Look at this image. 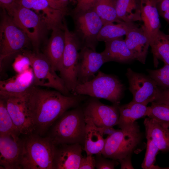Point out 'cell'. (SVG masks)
Instances as JSON below:
<instances>
[{
  "label": "cell",
  "mask_w": 169,
  "mask_h": 169,
  "mask_svg": "<svg viewBox=\"0 0 169 169\" xmlns=\"http://www.w3.org/2000/svg\"><path fill=\"white\" fill-rule=\"evenodd\" d=\"M142 136L140 126L136 121L129 128L117 130L108 137L102 154L117 161L131 155L141 143Z\"/></svg>",
  "instance_id": "obj_5"
},
{
  "label": "cell",
  "mask_w": 169,
  "mask_h": 169,
  "mask_svg": "<svg viewBox=\"0 0 169 169\" xmlns=\"http://www.w3.org/2000/svg\"><path fill=\"white\" fill-rule=\"evenodd\" d=\"M50 37L44 54L55 71H59L65 47L64 28L55 27L52 30Z\"/></svg>",
  "instance_id": "obj_21"
},
{
  "label": "cell",
  "mask_w": 169,
  "mask_h": 169,
  "mask_svg": "<svg viewBox=\"0 0 169 169\" xmlns=\"http://www.w3.org/2000/svg\"><path fill=\"white\" fill-rule=\"evenodd\" d=\"M51 7L54 9L67 13V7H65L60 0H47Z\"/></svg>",
  "instance_id": "obj_40"
},
{
  "label": "cell",
  "mask_w": 169,
  "mask_h": 169,
  "mask_svg": "<svg viewBox=\"0 0 169 169\" xmlns=\"http://www.w3.org/2000/svg\"><path fill=\"white\" fill-rule=\"evenodd\" d=\"M131 155H129L118 160L120 164V169H134L131 162Z\"/></svg>",
  "instance_id": "obj_39"
},
{
  "label": "cell",
  "mask_w": 169,
  "mask_h": 169,
  "mask_svg": "<svg viewBox=\"0 0 169 169\" xmlns=\"http://www.w3.org/2000/svg\"><path fill=\"white\" fill-rule=\"evenodd\" d=\"M20 134L8 112L5 100L0 98V136L10 135L17 139Z\"/></svg>",
  "instance_id": "obj_30"
},
{
  "label": "cell",
  "mask_w": 169,
  "mask_h": 169,
  "mask_svg": "<svg viewBox=\"0 0 169 169\" xmlns=\"http://www.w3.org/2000/svg\"><path fill=\"white\" fill-rule=\"evenodd\" d=\"M151 47L156 67L158 64V59L163 61L164 64L169 65V35L159 30Z\"/></svg>",
  "instance_id": "obj_28"
},
{
  "label": "cell",
  "mask_w": 169,
  "mask_h": 169,
  "mask_svg": "<svg viewBox=\"0 0 169 169\" xmlns=\"http://www.w3.org/2000/svg\"><path fill=\"white\" fill-rule=\"evenodd\" d=\"M146 151L145 157L141 164L143 169H156L158 166H155L156 156L159 149L151 139L147 138Z\"/></svg>",
  "instance_id": "obj_33"
},
{
  "label": "cell",
  "mask_w": 169,
  "mask_h": 169,
  "mask_svg": "<svg viewBox=\"0 0 169 169\" xmlns=\"http://www.w3.org/2000/svg\"><path fill=\"white\" fill-rule=\"evenodd\" d=\"M157 7L160 16L169 11V0H157Z\"/></svg>",
  "instance_id": "obj_38"
},
{
  "label": "cell",
  "mask_w": 169,
  "mask_h": 169,
  "mask_svg": "<svg viewBox=\"0 0 169 169\" xmlns=\"http://www.w3.org/2000/svg\"><path fill=\"white\" fill-rule=\"evenodd\" d=\"M161 16L163 18L169 25V11L165 12Z\"/></svg>",
  "instance_id": "obj_42"
},
{
  "label": "cell",
  "mask_w": 169,
  "mask_h": 169,
  "mask_svg": "<svg viewBox=\"0 0 169 169\" xmlns=\"http://www.w3.org/2000/svg\"><path fill=\"white\" fill-rule=\"evenodd\" d=\"M85 118L84 149L87 155L101 154L106 140L104 137L103 127L97 126L89 117L85 116Z\"/></svg>",
  "instance_id": "obj_22"
},
{
  "label": "cell",
  "mask_w": 169,
  "mask_h": 169,
  "mask_svg": "<svg viewBox=\"0 0 169 169\" xmlns=\"http://www.w3.org/2000/svg\"><path fill=\"white\" fill-rule=\"evenodd\" d=\"M85 125L83 109L78 106L56 120L49 136L55 145L79 143L84 146Z\"/></svg>",
  "instance_id": "obj_2"
},
{
  "label": "cell",
  "mask_w": 169,
  "mask_h": 169,
  "mask_svg": "<svg viewBox=\"0 0 169 169\" xmlns=\"http://www.w3.org/2000/svg\"><path fill=\"white\" fill-rule=\"evenodd\" d=\"M92 98L83 108L84 115L90 117L98 127H113L117 125L119 105H105L96 98Z\"/></svg>",
  "instance_id": "obj_13"
},
{
  "label": "cell",
  "mask_w": 169,
  "mask_h": 169,
  "mask_svg": "<svg viewBox=\"0 0 169 169\" xmlns=\"http://www.w3.org/2000/svg\"><path fill=\"white\" fill-rule=\"evenodd\" d=\"M95 168L97 169H114L117 165V160L107 159L101 154L95 155Z\"/></svg>",
  "instance_id": "obj_35"
},
{
  "label": "cell",
  "mask_w": 169,
  "mask_h": 169,
  "mask_svg": "<svg viewBox=\"0 0 169 169\" xmlns=\"http://www.w3.org/2000/svg\"><path fill=\"white\" fill-rule=\"evenodd\" d=\"M126 75L133 96L132 101L146 105L153 102L169 105L164 90L149 75L134 72L131 68L127 69Z\"/></svg>",
  "instance_id": "obj_8"
},
{
  "label": "cell",
  "mask_w": 169,
  "mask_h": 169,
  "mask_svg": "<svg viewBox=\"0 0 169 169\" xmlns=\"http://www.w3.org/2000/svg\"><path fill=\"white\" fill-rule=\"evenodd\" d=\"M160 169H169V167H165L164 168H161Z\"/></svg>",
  "instance_id": "obj_45"
},
{
  "label": "cell",
  "mask_w": 169,
  "mask_h": 169,
  "mask_svg": "<svg viewBox=\"0 0 169 169\" xmlns=\"http://www.w3.org/2000/svg\"><path fill=\"white\" fill-rule=\"evenodd\" d=\"M125 36L126 45L135 60L145 64L150 43L143 25L132 29Z\"/></svg>",
  "instance_id": "obj_18"
},
{
  "label": "cell",
  "mask_w": 169,
  "mask_h": 169,
  "mask_svg": "<svg viewBox=\"0 0 169 169\" xmlns=\"http://www.w3.org/2000/svg\"><path fill=\"white\" fill-rule=\"evenodd\" d=\"M105 43V49L101 53L106 63L114 61L125 63L135 60L123 37Z\"/></svg>",
  "instance_id": "obj_23"
},
{
  "label": "cell",
  "mask_w": 169,
  "mask_h": 169,
  "mask_svg": "<svg viewBox=\"0 0 169 169\" xmlns=\"http://www.w3.org/2000/svg\"><path fill=\"white\" fill-rule=\"evenodd\" d=\"M146 138L150 139L163 152H169V129L155 120L148 118L144 121Z\"/></svg>",
  "instance_id": "obj_25"
},
{
  "label": "cell",
  "mask_w": 169,
  "mask_h": 169,
  "mask_svg": "<svg viewBox=\"0 0 169 169\" xmlns=\"http://www.w3.org/2000/svg\"><path fill=\"white\" fill-rule=\"evenodd\" d=\"M7 13L26 34L34 51L39 52L41 42L49 30L42 17L35 12L16 3Z\"/></svg>",
  "instance_id": "obj_6"
},
{
  "label": "cell",
  "mask_w": 169,
  "mask_h": 169,
  "mask_svg": "<svg viewBox=\"0 0 169 169\" xmlns=\"http://www.w3.org/2000/svg\"><path fill=\"white\" fill-rule=\"evenodd\" d=\"M30 42L25 33L14 23L6 11L2 9L0 23V65L6 59L22 51Z\"/></svg>",
  "instance_id": "obj_7"
},
{
  "label": "cell",
  "mask_w": 169,
  "mask_h": 169,
  "mask_svg": "<svg viewBox=\"0 0 169 169\" xmlns=\"http://www.w3.org/2000/svg\"><path fill=\"white\" fill-rule=\"evenodd\" d=\"M84 95H67L57 90L32 85L28 90L27 100L34 134L44 135L68 110L79 106Z\"/></svg>",
  "instance_id": "obj_1"
},
{
  "label": "cell",
  "mask_w": 169,
  "mask_h": 169,
  "mask_svg": "<svg viewBox=\"0 0 169 169\" xmlns=\"http://www.w3.org/2000/svg\"><path fill=\"white\" fill-rule=\"evenodd\" d=\"M165 91L167 97L169 100V89L165 90Z\"/></svg>",
  "instance_id": "obj_44"
},
{
  "label": "cell",
  "mask_w": 169,
  "mask_h": 169,
  "mask_svg": "<svg viewBox=\"0 0 169 169\" xmlns=\"http://www.w3.org/2000/svg\"><path fill=\"white\" fill-rule=\"evenodd\" d=\"M124 90L123 84L116 76L99 71L92 79L78 84L72 93L104 99L119 105Z\"/></svg>",
  "instance_id": "obj_4"
},
{
  "label": "cell",
  "mask_w": 169,
  "mask_h": 169,
  "mask_svg": "<svg viewBox=\"0 0 169 169\" xmlns=\"http://www.w3.org/2000/svg\"><path fill=\"white\" fill-rule=\"evenodd\" d=\"M18 5L33 10L44 19L49 30L63 28L64 16L67 13L52 8L47 0H15Z\"/></svg>",
  "instance_id": "obj_16"
},
{
  "label": "cell",
  "mask_w": 169,
  "mask_h": 169,
  "mask_svg": "<svg viewBox=\"0 0 169 169\" xmlns=\"http://www.w3.org/2000/svg\"><path fill=\"white\" fill-rule=\"evenodd\" d=\"M82 146L79 143L55 145L53 169H79Z\"/></svg>",
  "instance_id": "obj_17"
},
{
  "label": "cell",
  "mask_w": 169,
  "mask_h": 169,
  "mask_svg": "<svg viewBox=\"0 0 169 169\" xmlns=\"http://www.w3.org/2000/svg\"><path fill=\"white\" fill-rule=\"evenodd\" d=\"M134 22L122 21L116 24L111 23L103 25L97 37L98 41L105 42L123 37L132 29L138 27Z\"/></svg>",
  "instance_id": "obj_26"
},
{
  "label": "cell",
  "mask_w": 169,
  "mask_h": 169,
  "mask_svg": "<svg viewBox=\"0 0 169 169\" xmlns=\"http://www.w3.org/2000/svg\"><path fill=\"white\" fill-rule=\"evenodd\" d=\"M33 69L17 74L8 79L0 81L1 97L18 95L26 92L33 85Z\"/></svg>",
  "instance_id": "obj_19"
},
{
  "label": "cell",
  "mask_w": 169,
  "mask_h": 169,
  "mask_svg": "<svg viewBox=\"0 0 169 169\" xmlns=\"http://www.w3.org/2000/svg\"><path fill=\"white\" fill-rule=\"evenodd\" d=\"M13 67L17 74L24 72L32 68L29 59L23 54L16 58L13 64Z\"/></svg>",
  "instance_id": "obj_34"
},
{
  "label": "cell",
  "mask_w": 169,
  "mask_h": 169,
  "mask_svg": "<svg viewBox=\"0 0 169 169\" xmlns=\"http://www.w3.org/2000/svg\"><path fill=\"white\" fill-rule=\"evenodd\" d=\"M146 116L163 126L169 128V105L155 102L147 107Z\"/></svg>",
  "instance_id": "obj_31"
},
{
  "label": "cell",
  "mask_w": 169,
  "mask_h": 169,
  "mask_svg": "<svg viewBox=\"0 0 169 169\" xmlns=\"http://www.w3.org/2000/svg\"><path fill=\"white\" fill-rule=\"evenodd\" d=\"M71 14L74 24L73 32L82 48L87 47L95 50L98 41L97 37L103 25L100 18L94 9Z\"/></svg>",
  "instance_id": "obj_11"
},
{
  "label": "cell",
  "mask_w": 169,
  "mask_h": 169,
  "mask_svg": "<svg viewBox=\"0 0 169 169\" xmlns=\"http://www.w3.org/2000/svg\"><path fill=\"white\" fill-rule=\"evenodd\" d=\"M69 0H60L61 3L67 7V4Z\"/></svg>",
  "instance_id": "obj_43"
},
{
  "label": "cell",
  "mask_w": 169,
  "mask_h": 169,
  "mask_svg": "<svg viewBox=\"0 0 169 169\" xmlns=\"http://www.w3.org/2000/svg\"><path fill=\"white\" fill-rule=\"evenodd\" d=\"M117 15L121 21L134 22L141 21V0H116Z\"/></svg>",
  "instance_id": "obj_27"
},
{
  "label": "cell",
  "mask_w": 169,
  "mask_h": 169,
  "mask_svg": "<svg viewBox=\"0 0 169 169\" xmlns=\"http://www.w3.org/2000/svg\"><path fill=\"white\" fill-rule=\"evenodd\" d=\"M101 53L87 47L80 50L77 70L78 84L88 82L94 78L103 64L105 63Z\"/></svg>",
  "instance_id": "obj_14"
},
{
  "label": "cell",
  "mask_w": 169,
  "mask_h": 169,
  "mask_svg": "<svg viewBox=\"0 0 169 169\" xmlns=\"http://www.w3.org/2000/svg\"><path fill=\"white\" fill-rule=\"evenodd\" d=\"M156 3L157 0H141V20L149 40L150 46L161 27Z\"/></svg>",
  "instance_id": "obj_20"
},
{
  "label": "cell",
  "mask_w": 169,
  "mask_h": 169,
  "mask_svg": "<svg viewBox=\"0 0 169 169\" xmlns=\"http://www.w3.org/2000/svg\"><path fill=\"white\" fill-rule=\"evenodd\" d=\"M100 0H76V5L72 12H84L94 9Z\"/></svg>",
  "instance_id": "obj_36"
},
{
  "label": "cell",
  "mask_w": 169,
  "mask_h": 169,
  "mask_svg": "<svg viewBox=\"0 0 169 169\" xmlns=\"http://www.w3.org/2000/svg\"><path fill=\"white\" fill-rule=\"evenodd\" d=\"M15 3V0H0L1 7L6 12L11 9Z\"/></svg>",
  "instance_id": "obj_41"
},
{
  "label": "cell",
  "mask_w": 169,
  "mask_h": 169,
  "mask_svg": "<svg viewBox=\"0 0 169 169\" xmlns=\"http://www.w3.org/2000/svg\"><path fill=\"white\" fill-rule=\"evenodd\" d=\"M95 167V157L93 155H87L82 158L79 169H94Z\"/></svg>",
  "instance_id": "obj_37"
},
{
  "label": "cell",
  "mask_w": 169,
  "mask_h": 169,
  "mask_svg": "<svg viewBox=\"0 0 169 169\" xmlns=\"http://www.w3.org/2000/svg\"><path fill=\"white\" fill-rule=\"evenodd\" d=\"M147 71L160 88L164 90L169 89V65L164 64L160 69Z\"/></svg>",
  "instance_id": "obj_32"
},
{
  "label": "cell",
  "mask_w": 169,
  "mask_h": 169,
  "mask_svg": "<svg viewBox=\"0 0 169 169\" xmlns=\"http://www.w3.org/2000/svg\"><path fill=\"white\" fill-rule=\"evenodd\" d=\"M23 148V140L10 135L0 136V169H21Z\"/></svg>",
  "instance_id": "obj_15"
},
{
  "label": "cell",
  "mask_w": 169,
  "mask_h": 169,
  "mask_svg": "<svg viewBox=\"0 0 169 169\" xmlns=\"http://www.w3.org/2000/svg\"><path fill=\"white\" fill-rule=\"evenodd\" d=\"M94 9L100 18L103 25L123 21L119 18L117 15L116 0H100Z\"/></svg>",
  "instance_id": "obj_29"
},
{
  "label": "cell",
  "mask_w": 169,
  "mask_h": 169,
  "mask_svg": "<svg viewBox=\"0 0 169 169\" xmlns=\"http://www.w3.org/2000/svg\"><path fill=\"white\" fill-rule=\"evenodd\" d=\"M119 117L117 125L122 129L131 127L137 120L146 116L147 106L144 104L131 101L118 106Z\"/></svg>",
  "instance_id": "obj_24"
},
{
  "label": "cell",
  "mask_w": 169,
  "mask_h": 169,
  "mask_svg": "<svg viewBox=\"0 0 169 169\" xmlns=\"http://www.w3.org/2000/svg\"><path fill=\"white\" fill-rule=\"evenodd\" d=\"M23 54L29 59L33 69V85L54 89L64 95H69V91L61 79L44 54L23 49Z\"/></svg>",
  "instance_id": "obj_9"
},
{
  "label": "cell",
  "mask_w": 169,
  "mask_h": 169,
  "mask_svg": "<svg viewBox=\"0 0 169 169\" xmlns=\"http://www.w3.org/2000/svg\"><path fill=\"white\" fill-rule=\"evenodd\" d=\"M65 47L61 65L59 71L60 77L70 92L72 93L78 84L77 70L79 50L81 45L73 32L64 23Z\"/></svg>",
  "instance_id": "obj_10"
},
{
  "label": "cell",
  "mask_w": 169,
  "mask_h": 169,
  "mask_svg": "<svg viewBox=\"0 0 169 169\" xmlns=\"http://www.w3.org/2000/svg\"><path fill=\"white\" fill-rule=\"evenodd\" d=\"M28 90L18 95L0 97L5 100L7 110L17 130L20 134L27 135L33 132L27 103Z\"/></svg>",
  "instance_id": "obj_12"
},
{
  "label": "cell",
  "mask_w": 169,
  "mask_h": 169,
  "mask_svg": "<svg viewBox=\"0 0 169 169\" xmlns=\"http://www.w3.org/2000/svg\"><path fill=\"white\" fill-rule=\"evenodd\" d=\"M23 141L21 169H53L55 145L49 136L32 133Z\"/></svg>",
  "instance_id": "obj_3"
}]
</instances>
